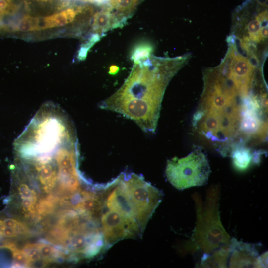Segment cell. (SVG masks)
<instances>
[{"label":"cell","mask_w":268,"mask_h":268,"mask_svg":"<svg viewBox=\"0 0 268 268\" xmlns=\"http://www.w3.org/2000/svg\"><path fill=\"white\" fill-rule=\"evenodd\" d=\"M204 88L193 125L200 137L217 149L242 145V136L253 124L266 120L263 92L237 88L211 68L204 75Z\"/></svg>","instance_id":"obj_1"},{"label":"cell","mask_w":268,"mask_h":268,"mask_svg":"<svg viewBox=\"0 0 268 268\" xmlns=\"http://www.w3.org/2000/svg\"><path fill=\"white\" fill-rule=\"evenodd\" d=\"M152 58L134 64L122 87L100 105L132 119L147 132L155 130L166 86L183 65L179 58Z\"/></svg>","instance_id":"obj_2"},{"label":"cell","mask_w":268,"mask_h":268,"mask_svg":"<svg viewBox=\"0 0 268 268\" xmlns=\"http://www.w3.org/2000/svg\"><path fill=\"white\" fill-rule=\"evenodd\" d=\"M100 221L76 211L61 213L46 236L47 241L62 250L69 261L93 258L106 250Z\"/></svg>","instance_id":"obj_3"},{"label":"cell","mask_w":268,"mask_h":268,"mask_svg":"<svg viewBox=\"0 0 268 268\" xmlns=\"http://www.w3.org/2000/svg\"><path fill=\"white\" fill-rule=\"evenodd\" d=\"M101 196L103 207L100 223L107 250L120 240L142 234L143 231L118 192L108 187Z\"/></svg>","instance_id":"obj_4"},{"label":"cell","mask_w":268,"mask_h":268,"mask_svg":"<svg viewBox=\"0 0 268 268\" xmlns=\"http://www.w3.org/2000/svg\"><path fill=\"white\" fill-rule=\"evenodd\" d=\"M119 185L142 230L162 201V194L144 178L134 173H122Z\"/></svg>","instance_id":"obj_5"},{"label":"cell","mask_w":268,"mask_h":268,"mask_svg":"<svg viewBox=\"0 0 268 268\" xmlns=\"http://www.w3.org/2000/svg\"><path fill=\"white\" fill-rule=\"evenodd\" d=\"M210 173L208 159L200 149L185 157L169 160L165 170L168 181L179 190L206 184Z\"/></svg>","instance_id":"obj_6"},{"label":"cell","mask_w":268,"mask_h":268,"mask_svg":"<svg viewBox=\"0 0 268 268\" xmlns=\"http://www.w3.org/2000/svg\"><path fill=\"white\" fill-rule=\"evenodd\" d=\"M90 8L85 6L72 7L49 16L37 17V30L40 31L68 25Z\"/></svg>","instance_id":"obj_7"},{"label":"cell","mask_w":268,"mask_h":268,"mask_svg":"<svg viewBox=\"0 0 268 268\" xmlns=\"http://www.w3.org/2000/svg\"><path fill=\"white\" fill-rule=\"evenodd\" d=\"M18 194L25 216L36 220V208L39 201L37 193L28 184L21 182L18 186Z\"/></svg>","instance_id":"obj_8"},{"label":"cell","mask_w":268,"mask_h":268,"mask_svg":"<svg viewBox=\"0 0 268 268\" xmlns=\"http://www.w3.org/2000/svg\"><path fill=\"white\" fill-rule=\"evenodd\" d=\"M30 234V229L24 222L15 218L0 219V238L23 237Z\"/></svg>","instance_id":"obj_9"},{"label":"cell","mask_w":268,"mask_h":268,"mask_svg":"<svg viewBox=\"0 0 268 268\" xmlns=\"http://www.w3.org/2000/svg\"><path fill=\"white\" fill-rule=\"evenodd\" d=\"M113 19L112 9L110 5L103 6L93 16L92 30L101 35L111 29Z\"/></svg>","instance_id":"obj_10"},{"label":"cell","mask_w":268,"mask_h":268,"mask_svg":"<svg viewBox=\"0 0 268 268\" xmlns=\"http://www.w3.org/2000/svg\"><path fill=\"white\" fill-rule=\"evenodd\" d=\"M234 167L239 170H244L249 166L254 156L252 150L246 147H238L231 154Z\"/></svg>","instance_id":"obj_11"},{"label":"cell","mask_w":268,"mask_h":268,"mask_svg":"<svg viewBox=\"0 0 268 268\" xmlns=\"http://www.w3.org/2000/svg\"><path fill=\"white\" fill-rule=\"evenodd\" d=\"M153 46L149 42L142 41L136 44L130 52V59L134 64H139L151 57Z\"/></svg>","instance_id":"obj_12"},{"label":"cell","mask_w":268,"mask_h":268,"mask_svg":"<svg viewBox=\"0 0 268 268\" xmlns=\"http://www.w3.org/2000/svg\"><path fill=\"white\" fill-rule=\"evenodd\" d=\"M59 200L56 196L49 195L39 200L36 208V220H40L52 214L59 203Z\"/></svg>","instance_id":"obj_13"},{"label":"cell","mask_w":268,"mask_h":268,"mask_svg":"<svg viewBox=\"0 0 268 268\" xmlns=\"http://www.w3.org/2000/svg\"><path fill=\"white\" fill-rule=\"evenodd\" d=\"M119 67L115 65L110 66L109 68L108 73L110 75H114L118 73L119 71Z\"/></svg>","instance_id":"obj_14"},{"label":"cell","mask_w":268,"mask_h":268,"mask_svg":"<svg viewBox=\"0 0 268 268\" xmlns=\"http://www.w3.org/2000/svg\"><path fill=\"white\" fill-rule=\"evenodd\" d=\"M36 0L40 1H49L51 0Z\"/></svg>","instance_id":"obj_15"},{"label":"cell","mask_w":268,"mask_h":268,"mask_svg":"<svg viewBox=\"0 0 268 268\" xmlns=\"http://www.w3.org/2000/svg\"></svg>","instance_id":"obj_16"}]
</instances>
